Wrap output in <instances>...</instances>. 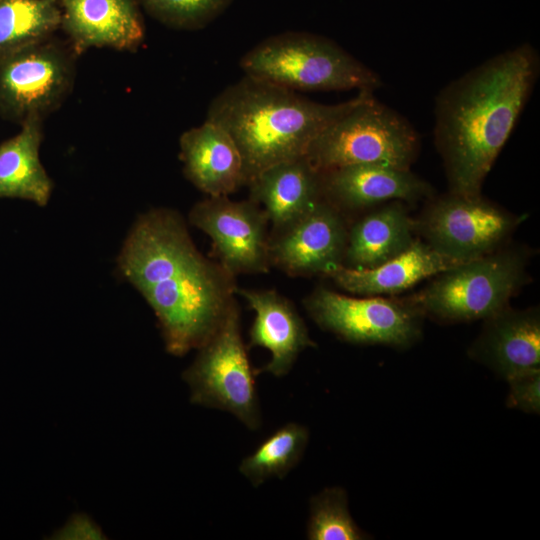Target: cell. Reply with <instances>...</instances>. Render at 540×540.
Instances as JSON below:
<instances>
[{"instance_id": "1", "label": "cell", "mask_w": 540, "mask_h": 540, "mask_svg": "<svg viewBox=\"0 0 540 540\" xmlns=\"http://www.w3.org/2000/svg\"><path fill=\"white\" fill-rule=\"evenodd\" d=\"M118 265L153 309L175 356L206 343L236 301L235 276L199 252L172 210L155 209L136 221Z\"/></svg>"}, {"instance_id": "2", "label": "cell", "mask_w": 540, "mask_h": 540, "mask_svg": "<svg viewBox=\"0 0 540 540\" xmlns=\"http://www.w3.org/2000/svg\"><path fill=\"white\" fill-rule=\"evenodd\" d=\"M539 73L530 44L502 52L446 85L435 101L434 141L449 192L477 196Z\"/></svg>"}, {"instance_id": "3", "label": "cell", "mask_w": 540, "mask_h": 540, "mask_svg": "<svg viewBox=\"0 0 540 540\" xmlns=\"http://www.w3.org/2000/svg\"><path fill=\"white\" fill-rule=\"evenodd\" d=\"M372 91L322 104L295 91L245 75L211 102L207 120L223 128L243 161L245 184L283 161L305 157L312 141Z\"/></svg>"}, {"instance_id": "4", "label": "cell", "mask_w": 540, "mask_h": 540, "mask_svg": "<svg viewBox=\"0 0 540 540\" xmlns=\"http://www.w3.org/2000/svg\"><path fill=\"white\" fill-rule=\"evenodd\" d=\"M245 75L293 91L376 90L379 75L333 41L305 32L269 37L240 60Z\"/></svg>"}, {"instance_id": "5", "label": "cell", "mask_w": 540, "mask_h": 540, "mask_svg": "<svg viewBox=\"0 0 540 540\" xmlns=\"http://www.w3.org/2000/svg\"><path fill=\"white\" fill-rule=\"evenodd\" d=\"M528 254L506 247L435 275L407 298L422 314L445 322L486 319L509 306L528 282Z\"/></svg>"}, {"instance_id": "6", "label": "cell", "mask_w": 540, "mask_h": 540, "mask_svg": "<svg viewBox=\"0 0 540 540\" xmlns=\"http://www.w3.org/2000/svg\"><path fill=\"white\" fill-rule=\"evenodd\" d=\"M419 150L413 126L370 93L326 127L312 141L305 158L318 172L354 164L410 169Z\"/></svg>"}, {"instance_id": "7", "label": "cell", "mask_w": 540, "mask_h": 540, "mask_svg": "<svg viewBox=\"0 0 540 540\" xmlns=\"http://www.w3.org/2000/svg\"><path fill=\"white\" fill-rule=\"evenodd\" d=\"M182 377L193 404L227 411L250 430L261 424L255 370L251 367L240 330V311L232 305L224 321Z\"/></svg>"}, {"instance_id": "8", "label": "cell", "mask_w": 540, "mask_h": 540, "mask_svg": "<svg viewBox=\"0 0 540 540\" xmlns=\"http://www.w3.org/2000/svg\"><path fill=\"white\" fill-rule=\"evenodd\" d=\"M522 218L484 199L448 192L415 220V230L437 251L467 262L503 247Z\"/></svg>"}, {"instance_id": "9", "label": "cell", "mask_w": 540, "mask_h": 540, "mask_svg": "<svg viewBox=\"0 0 540 540\" xmlns=\"http://www.w3.org/2000/svg\"><path fill=\"white\" fill-rule=\"evenodd\" d=\"M304 305L319 327L350 343L408 347L421 336L423 314L407 299L351 297L318 287Z\"/></svg>"}, {"instance_id": "10", "label": "cell", "mask_w": 540, "mask_h": 540, "mask_svg": "<svg viewBox=\"0 0 540 540\" xmlns=\"http://www.w3.org/2000/svg\"><path fill=\"white\" fill-rule=\"evenodd\" d=\"M74 78L70 53L48 39L0 58V113L20 125L43 119L67 96Z\"/></svg>"}, {"instance_id": "11", "label": "cell", "mask_w": 540, "mask_h": 540, "mask_svg": "<svg viewBox=\"0 0 540 540\" xmlns=\"http://www.w3.org/2000/svg\"><path fill=\"white\" fill-rule=\"evenodd\" d=\"M189 219L210 237L218 262L233 276L269 270V221L251 199L209 196L192 208Z\"/></svg>"}, {"instance_id": "12", "label": "cell", "mask_w": 540, "mask_h": 540, "mask_svg": "<svg viewBox=\"0 0 540 540\" xmlns=\"http://www.w3.org/2000/svg\"><path fill=\"white\" fill-rule=\"evenodd\" d=\"M348 229L340 210L322 198L269 242V261L291 276L328 275L343 265Z\"/></svg>"}, {"instance_id": "13", "label": "cell", "mask_w": 540, "mask_h": 540, "mask_svg": "<svg viewBox=\"0 0 540 540\" xmlns=\"http://www.w3.org/2000/svg\"><path fill=\"white\" fill-rule=\"evenodd\" d=\"M322 197L337 209H360L386 201H415L432 187L410 169L354 164L320 172Z\"/></svg>"}, {"instance_id": "14", "label": "cell", "mask_w": 540, "mask_h": 540, "mask_svg": "<svg viewBox=\"0 0 540 540\" xmlns=\"http://www.w3.org/2000/svg\"><path fill=\"white\" fill-rule=\"evenodd\" d=\"M469 348L472 359L507 379L540 368V314L537 308L505 307L484 319Z\"/></svg>"}, {"instance_id": "15", "label": "cell", "mask_w": 540, "mask_h": 540, "mask_svg": "<svg viewBox=\"0 0 540 540\" xmlns=\"http://www.w3.org/2000/svg\"><path fill=\"white\" fill-rule=\"evenodd\" d=\"M61 26L74 53L89 48L134 50L144 25L133 0H60Z\"/></svg>"}, {"instance_id": "16", "label": "cell", "mask_w": 540, "mask_h": 540, "mask_svg": "<svg viewBox=\"0 0 540 540\" xmlns=\"http://www.w3.org/2000/svg\"><path fill=\"white\" fill-rule=\"evenodd\" d=\"M255 312L249 331V346L263 347L271 353L270 361L255 370L282 377L292 369L298 355L316 343L294 305L274 290L236 289Z\"/></svg>"}, {"instance_id": "17", "label": "cell", "mask_w": 540, "mask_h": 540, "mask_svg": "<svg viewBox=\"0 0 540 540\" xmlns=\"http://www.w3.org/2000/svg\"><path fill=\"white\" fill-rule=\"evenodd\" d=\"M179 146L186 177L208 196H228L245 185L241 154L217 124L206 119L185 131Z\"/></svg>"}, {"instance_id": "18", "label": "cell", "mask_w": 540, "mask_h": 540, "mask_svg": "<svg viewBox=\"0 0 540 540\" xmlns=\"http://www.w3.org/2000/svg\"><path fill=\"white\" fill-rule=\"evenodd\" d=\"M248 185L250 199L263 206L275 233L304 216L323 198L320 172L305 157L275 164Z\"/></svg>"}, {"instance_id": "19", "label": "cell", "mask_w": 540, "mask_h": 540, "mask_svg": "<svg viewBox=\"0 0 540 540\" xmlns=\"http://www.w3.org/2000/svg\"><path fill=\"white\" fill-rule=\"evenodd\" d=\"M461 263L426 242L415 240L404 252L374 268L356 270L341 266L327 276L353 294L393 295Z\"/></svg>"}, {"instance_id": "20", "label": "cell", "mask_w": 540, "mask_h": 540, "mask_svg": "<svg viewBox=\"0 0 540 540\" xmlns=\"http://www.w3.org/2000/svg\"><path fill=\"white\" fill-rule=\"evenodd\" d=\"M415 231V220L401 201H393L362 217L348 230L342 266L374 268L408 249L416 240Z\"/></svg>"}, {"instance_id": "21", "label": "cell", "mask_w": 540, "mask_h": 540, "mask_svg": "<svg viewBox=\"0 0 540 540\" xmlns=\"http://www.w3.org/2000/svg\"><path fill=\"white\" fill-rule=\"evenodd\" d=\"M41 140L42 120L30 119L0 144V197L25 199L39 206L48 203L53 184L40 161Z\"/></svg>"}, {"instance_id": "22", "label": "cell", "mask_w": 540, "mask_h": 540, "mask_svg": "<svg viewBox=\"0 0 540 540\" xmlns=\"http://www.w3.org/2000/svg\"><path fill=\"white\" fill-rule=\"evenodd\" d=\"M60 26V0L0 1V58L48 39Z\"/></svg>"}, {"instance_id": "23", "label": "cell", "mask_w": 540, "mask_h": 540, "mask_svg": "<svg viewBox=\"0 0 540 540\" xmlns=\"http://www.w3.org/2000/svg\"><path fill=\"white\" fill-rule=\"evenodd\" d=\"M308 441L309 431L304 425L286 423L243 458L239 472L254 487L272 477L282 479L300 462Z\"/></svg>"}, {"instance_id": "24", "label": "cell", "mask_w": 540, "mask_h": 540, "mask_svg": "<svg viewBox=\"0 0 540 540\" xmlns=\"http://www.w3.org/2000/svg\"><path fill=\"white\" fill-rule=\"evenodd\" d=\"M310 540H362L368 536L354 522L346 491L341 487L323 489L310 499L307 524Z\"/></svg>"}, {"instance_id": "25", "label": "cell", "mask_w": 540, "mask_h": 540, "mask_svg": "<svg viewBox=\"0 0 540 540\" xmlns=\"http://www.w3.org/2000/svg\"><path fill=\"white\" fill-rule=\"evenodd\" d=\"M232 0H142L158 20L181 28H195L217 17Z\"/></svg>"}, {"instance_id": "26", "label": "cell", "mask_w": 540, "mask_h": 540, "mask_svg": "<svg viewBox=\"0 0 540 540\" xmlns=\"http://www.w3.org/2000/svg\"><path fill=\"white\" fill-rule=\"evenodd\" d=\"M506 380L509 383L507 406L539 414L540 368L515 374Z\"/></svg>"}, {"instance_id": "27", "label": "cell", "mask_w": 540, "mask_h": 540, "mask_svg": "<svg viewBox=\"0 0 540 540\" xmlns=\"http://www.w3.org/2000/svg\"><path fill=\"white\" fill-rule=\"evenodd\" d=\"M55 536L60 539L103 538L101 530L85 515H74Z\"/></svg>"}, {"instance_id": "28", "label": "cell", "mask_w": 540, "mask_h": 540, "mask_svg": "<svg viewBox=\"0 0 540 540\" xmlns=\"http://www.w3.org/2000/svg\"><path fill=\"white\" fill-rule=\"evenodd\" d=\"M0 1H2V0H0Z\"/></svg>"}]
</instances>
